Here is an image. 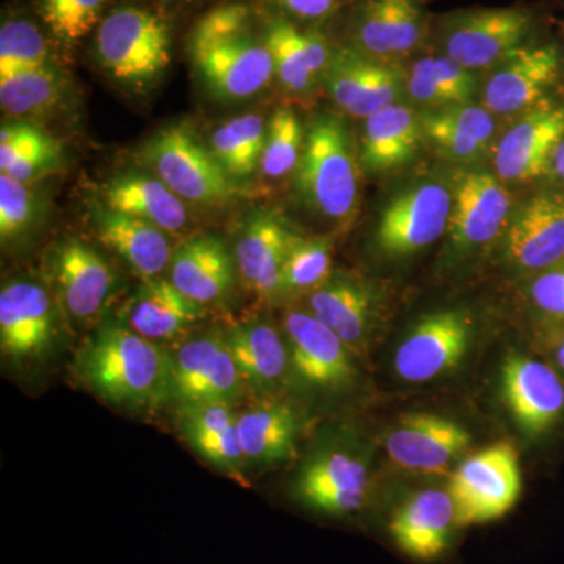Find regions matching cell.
Segmentation results:
<instances>
[{"label":"cell","mask_w":564,"mask_h":564,"mask_svg":"<svg viewBox=\"0 0 564 564\" xmlns=\"http://www.w3.org/2000/svg\"><path fill=\"white\" fill-rule=\"evenodd\" d=\"M188 54L212 95L226 101L252 98L274 79L261 9L251 3H220L204 13L188 35Z\"/></svg>","instance_id":"obj_1"},{"label":"cell","mask_w":564,"mask_h":564,"mask_svg":"<svg viewBox=\"0 0 564 564\" xmlns=\"http://www.w3.org/2000/svg\"><path fill=\"white\" fill-rule=\"evenodd\" d=\"M50 40L36 22L24 17H10L0 28V79L51 65Z\"/></svg>","instance_id":"obj_39"},{"label":"cell","mask_w":564,"mask_h":564,"mask_svg":"<svg viewBox=\"0 0 564 564\" xmlns=\"http://www.w3.org/2000/svg\"><path fill=\"white\" fill-rule=\"evenodd\" d=\"M455 529L459 527L454 500L448 491L440 489L415 494L395 511L389 524L397 547L419 562H434L443 556Z\"/></svg>","instance_id":"obj_23"},{"label":"cell","mask_w":564,"mask_h":564,"mask_svg":"<svg viewBox=\"0 0 564 564\" xmlns=\"http://www.w3.org/2000/svg\"><path fill=\"white\" fill-rule=\"evenodd\" d=\"M234 262L221 239L204 234L174 251L170 281L195 303H220L232 289Z\"/></svg>","instance_id":"obj_28"},{"label":"cell","mask_w":564,"mask_h":564,"mask_svg":"<svg viewBox=\"0 0 564 564\" xmlns=\"http://www.w3.org/2000/svg\"><path fill=\"white\" fill-rule=\"evenodd\" d=\"M540 344L551 366L564 378V326H543Z\"/></svg>","instance_id":"obj_48"},{"label":"cell","mask_w":564,"mask_h":564,"mask_svg":"<svg viewBox=\"0 0 564 564\" xmlns=\"http://www.w3.org/2000/svg\"><path fill=\"white\" fill-rule=\"evenodd\" d=\"M307 306L350 350H358L369 339L380 302L372 285L351 276H336L310 293Z\"/></svg>","instance_id":"obj_27"},{"label":"cell","mask_w":564,"mask_h":564,"mask_svg":"<svg viewBox=\"0 0 564 564\" xmlns=\"http://www.w3.org/2000/svg\"><path fill=\"white\" fill-rule=\"evenodd\" d=\"M304 132L295 111L289 107L274 110L267 126L265 147L261 159V172L269 180H281L299 166L302 158Z\"/></svg>","instance_id":"obj_42"},{"label":"cell","mask_w":564,"mask_h":564,"mask_svg":"<svg viewBox=\"0 0 564 564\" xmlns=\"http://www.w3.org/2000/svg\"><path fill=\"white\" fill-rule=\"evenodd\" d=\"M51 135L29 122H9L0 131V173L7 172L14 162L51 143Z\"/></svg>","instance_id":"obj_46"},{"label":"cell","mask_w":564,"mask_h":564,"mask_svg":"<svg viewBox=\"0 0 564 564\" xmlns=\"http://www.w3.org/2000/svg\"><path fill=\"white\" fill-rule=\"evenodd\" d=\"M166 2H180L185 3V6H192V3L199 2V0H166Z\"/></svg>","instance_id":"obj_50"},{"label":"cell","mask_w":564,"mask_h":564,"mask_svg":"<svg viewBox=\"0 0 564 564\" xmlns=\"http://www.w3.org/2000/svg\"><path fill=\"white\" fill-rule=\"evenodd\" d=\"M62 165V147L57 140H52L46 147L33 151L32 154L25 155L21 161L14 162L7 172V176L11 180L22 182V184H31V182L40 180L57 172Z\"/></svg>","instance_id":"obj_47"},{"label":"cell","mask_w":564,"mask_h":564,"mask_svg":"<svg viewBox=\"0 0 564 564\" xmlns=\"http://www.w3.org/2000/svg\"><path fill=\"white\" fill-rule=\"evenodd\" d=\"M350 0H261L263 9L314 28L328 29Z\"/></svg>","instance_id":"obj_45"},{"label":"cell","mask_w":564,"mask_h":564,"mask_svg":"<svg viewBox=\"0 0 564 564\" xmlns=\"http://www.w3.org/2000/svg\"><path fill=\"white\" fill-rule=\"evenodd\" d=\"M359 165L344 121L322 115L304 133L302 158L295 170L296 192L315 215L347 226L358 214Z\"/></svg>","instance_id":"obj_4"},{"label":"cell","mask_w":564,"mask_h":564,"mask_svg":"<svg viewBox=\"0 0 564 564\" xmlns=\"http://www.w3.org/2000/svg\"><path fill=\"white\" fill-rule=\"evenodd\" d=\"M54 274L63 307L76 321L98 317L115 291L109 263L79 240H68L55 252Z\"/></svg>","instance_id":"obj_24"},{"label":"cell","mask_w":564,"mask_h":564,"mask_svg":"<svg viewBox=\"0 0 564 564\" xmlns=\"http://www.w3.org/2000/svg\"><path fill=\"white\" fill-rule=\"evenodd\" d=\"M295 234L270 212L252 215L236 247L240 276L259 299L282 295V270Z\"/></svg>","instance_id":"obj_25"},{"label":"cell","mask_w":564,"mask_h":564,"mask_svg":"<svg viewBox=\"0 0 564 564\" xmlns=\"http://www.w3.org/2000/svg\"><path fill=\"white\" fill-rule=\"evenodd\" d=\"M549 176L554 177L556 185L564 188V139L560 141L558 147H556Z\"/></svg>","instance_id":"obj_49"},{"label":"cell","mask_w":564,"mask_h":564,"mask_svg":"<svg viewBox=\"0 0 564 564\" xmlns=\"http://www.w3.org/2000/svg\"><path fill=\"white\" fill-rule=\"evenodd\" d=\"M422 141L421 115L391 104L364 120L359 163L369 173L395 172L414 161Z\"/></svg>","instance_id":"obj_29"},{"label":"cell","mask_w":564,"mask_h":564,"mask_svg":"<svg viewBox=\"0 0 564 564\" xmlns=\"http://www.w3.org/2000/svg\"><path fill=\"white\" fill-rule=\"evenodd\" d=\"M102 196L107 209L140 218L169 234L187 228V204L158 176L120 174L107 182Z\"/></svg>","instance_id":"obj_33"},{"label":"cell","mask_w":564,"mask_h":564,"mask_svg":"<svg viewBox=\"0 0 564 564\" xmlns=\"http://www.w3.org/2000/svg\"><path fill=\"white\" fill-rule=\"evenodd\" d=\"M564 139V102L545 99L518 115L492 147L494 173L503 184H532L551 173Z\"/></svg>","instance_id":"obj_13"},{"label":"cell","mask_w":564,"mask_h":564,"mask_svg":"<svg viewBox=\"0 0 564 564\" xmlns=\"http://www.w3.org/2000/svg\"><path fill=\"white\" fill-rule=\"evenodd\" d=\"M96 232L144 281L154 280L172 263L174 252L169 232L151 223L109 209L99 210Z\"/></svg>","instance_id":"obj_32"},{"label":"cell","mask_w":564,"mask_h":564,"mask_svg":"<svg viewBox=\"0 0 564 564\" xmlns=\"http://www.w3.org/2000/svg\"><path fill=\"white\" fill-rule=\"evenodd\" d=\"M237 432L245 463L284 462L295 451V413L284 404H261L237 415Z\"/></svg>","instance_id":"obj_36"},{"label":"cell","mask_w":564,"mask_h":564,"mask_svg":"<svg viewBox=\"0 0 564 564\" xmlns=\"http://www.w3.org/2000/svg\"><path fill=\"white\" fill-rule=\"evenodd\" d=\"M77 375L96 395L124 410L172 400V355L126 325L107 323L79 351Z\"/></svg>","instance_id":"obj_2"},{"label":"cell","mask_w":564,"mask_h":564,"mask_svg":"<svg viewBox=\"0 0 564 564\" xmlns=\"http://www.w3.org/2000/svg\"><path fill=\"white\" fill-rule=\"evenodd\" d=\"M502 393L519 429L530 436L551 432L564 415V380L551 364L511 355L502 367Z\"/></svg>","instance_id":"obj_19"},{"label":"cell","mask_w":564,"mask_h":564,"mask_svg":"<svg viewBox=\"0 0 564 564\" xmlns=\"http://www.w3.org/2000/svg\"><path fill=\"white\" fill-rule=\"evenodd\" d=\"M177 426L182 440L218 473L247 486L243 475L245 458L237 432V414L232 404H180Z\"/></svg>","instance_id":"obj_26"},{"label":"cell","mask_w":564,"mask_h":564,"mask_svg":"<svg viewBox=\"0 0 564 564\" xmlns=\"http://www.w3.org/2000/svg\"><path fill=\"white\" fill-rule=\"evenodd\" d=\"M55 314L50 292L35 281L7 282L0 292V350L14 362L31 361L54 340Z\"/></svg>","instance_id":"obj_20"},{"label":"cell","mask_w":564,"mask_h":564,"mask_svg":"<svg viewBox=\"0 0 564 564\" xmlns=\"http://www.w3.org/2000/svg\"><path fill=\"white\" fill-rule=\"evenodd\" d=\"M545 21L529 6L470 7L433 17L430 47L486 73L527 44L545 39Z\"/></svg>","instance_id":"obj_3"},{"label":"cell","mask_w":564,"mask_h":564,"mask_svg":"<svg viewBox=\"0 0 564 564\" xmlns=\"http://www.w3.org/2000/svg\"><path fill=\"white\" fill-rule=\"evenodd\" d=\"M259 9L267 46L272 52L274 77L291 95H310L325 77L336 40L328 29L300 24L261 6Z\"/></svg>","instance_id":"obj_16"},{"label":"cell","mask_w":564,"mask_h":564,"mask_svg":"<svg viewBox=\"0 0 564 564\" xmlns=\"http://www.w3.org/2000/svg\"><path fill=\"white\" fill-rule=\"evenodd\" d=\"M206 314L203 304L193 302L172 281L147 280L126 310V326L152 343L173 340Z\"/></svg>","instance_id":"obj_31"},{"label":"cell","mask_w":564,"mask_h":564,"mask_svg":"<svg viewBox=\"0 0 564 564\" xmlns=\"http://www.w3.org/2000/svg\"><path fill=\"white\" fill-rule=\"evenodd\" d=\"M243 384L225 333L193 337L172 355V400L177 404H232Z\"/></svg>","instance_id":"obj_14"},{"label":"cell","mask_w":564,"mask_h":564,"mask_svg":"<svg viewBox=\"0 0 564 564\" xmlns=\"http://www.w3.org/2000/svg\"><path fill=\"white\" fill-rule=\"evenodd\" d=\"M109 0H39L40 20L61 46H77L109 13Z\"/></svg>","instance_id":"obj_40"},{"label":"cell","mask_w":564,"mask_h":564,"mask_svg":"<svg viewBox=\"0 0 564 564\" xmlns=\"http://www.w3.org/2000/svg\"><path fill=\"white\" fill-rule=\"evenodd\" d=\"M267 126L250 113L223 122L210 140V151L232 180H247L261 166Z\"/></svg>","instance_id":"obj_38"},{"label":"cell","mask_w":564,"mask_h":564,"mask_svg":"<svg viewBox=\"0 0 564 564\" xmlns=\"http://www.w3.org/2000/svg\"><path fill=\"white\" fill-rule=\"evenodd\" d=\"M451 191L447 237L455 254H473L503 237L514 207L507 184L496 173L484 169L459 170Z\"/></svg>","instance_id":"obj_10"},{"label":"cell","mask_w":564,"mask_h":564,"mask_svg":"<svg viewBox=\"0 0 564 564\" xmlns=\"http://www.w3.org/2000/svg\"><path fill=\"white\" fill-rule=\"evenodd\" d=\"M323 84L344 113L366 120L397 102L406 85V73L403 65L375 61L336 41Z\"/></svg>","instance_id":"obj_15"},{"label":"cell","mask_w":564,"mask_h":564,"mask_svg":"<svg viewBox=\"0 0 564 564\" xmlns=\"http://www.w3.org/2000/svg\"><path fill=\"white\" fill-rule=\"evenodd\" d=\"M367 478L361 459L344 451L326 452L304 466L293 486V496L313 513L347 518L366 503Z\"/></svg>","instance_id":"obj_21"},{"label":"cell","mask_w":564,"mask_h":564,"mask_svg":"<svg viewBox=\"0 0 564 564\" xmlns=\"http://www.w3.org/2000/svg\"><path fill=\"white\" fill-rule=\"evenodd\" d=\"M563 66V47L555 40L545 36L527 44L486 70L481 106L494 117H518L551 98Z\"/></svg>","instance_id":"obj_9"},{"label":"cell","mask_w":564,"mask_h":564,"mask_svg":"<svg viewBox=\"0 0 564 564\" xmlns=\"http://www.w3.org/2000/svg\"><path fill=\"white\" fill-rule=\"evenodd\" d=\"M563 54H564V50H563Z\"/></svg>","instance_id":"obj_51"},{"label":"cell","mask_w":564,"mask_h":564,"mask_svg":"<svg viewBox=\"0 0 564 564\" xmlns=\"http://www.w3.org/2000/svg\"><path fill=\"white\" fill-rule=\"evenodd\" d=\"M419 115L423 140L448 161L474 163L492 148L496 120L484 106L463 104Z\"/></svg>","instance_id":"obj_30"},{"label":"cell","mask_w":564,"mask_h":564,"mask_svg":"<svg viewBox=\"0 0 564 564\" xmlns=\"http://www.w3.org/2000/svg\"><path fill=\"white\" fill-rule=\"evenodd\" d=\"M433 17L425 0H350L334 24L337 43L375 61L404 65L430 47Z\"/></svg>","instance_id":"obj_6"},{"label":"cell","mask_w":564,"mask_h":564,"mask_svg":"<svg viewBox=\"0 0 564 564\" xmlns=\"http://www.w3.org/2000/svg\"><path fill=\"white\" fill-rule=\"evenodd\" d=\"M470 440V434L458 423L417 413L400 419L386 440V448L392 462L403 469L437 474L467 451Z\"/></svg>","instance_id":"obj_22"},{"label":"cell","mask_w":564,"mask_h":564,"mask_svg":"<svg viewBox=\"0 0 564 564\" xmlns=\"http://www.w3.org/2000/svg\"><path fill=\"white\" fill-rule=\"evenodd\" d=\"M68 80L54 63L0 79V106L14 118H40L61 106Z\"/></svg>","instance_id":"obj_37"},{"label":"cell","mask_w":564,"mask_h":564,"mask_svg":"<svg viewBox=\"0 0 564 564\" xmlns=\"http://www.w3.org/2000/svg\"><path fill=\"white\" fill-rule=\"evenodd\" d=\"M329 273L332 243L325 239L307 240L295 236L282 270V295L311 293L332 278Z\"/></svg>","instance_id":"obj_41"},{"label":"cell","mask_w":564,"mask_h":564,"mask_svg":"<svg viewBox=\"0 0 564 564\" xmlns=\"http://www.w3.org/2000/svg\"><path fill=\"white\" fill-rule=\"evenodd\" d=\"M521 491V467L510 444H496L467 458L448 486L458 527L502 518L518 502Z\"/></svg>","instance_id":"obj_8"},{"label":"cell","mask_w":564,"mask_h":564,"mask_svg":"<svg viewBox=\"0 0 564 564\" xmlns=\"http://www.w3.org/2000/svg\"><path fill=\"white\" fill-rule=\"evenodd\" d=\"M225 336L243 383L256 392L273 391L291 370L285 337L270 323H240Z\"/></svg>","instance_id":"obj_34"},{"label":"cell","mask_w":564,"mask_h":564,"mask_svg":"<svg viewBox=\"0 0 564 564\" xmlns=\"http://www.w3.org/2000/svg\"><path fill=\"white\" fill-rule=\"evenodd\" d=\"M40 215V199L29 188L11 180L7 174L0 176V237L2 242L20 239L31 231Z\"/></svg>","instance_id":"obj_43"},{"label":"cell","mask_w":564,"mask_h":564,"mask_svg":"<svg viewBox=\"0 0 564 564\" xmlns=\"http://www.w3.org/2000/svg\"><path fill=\"white\" fill-rule=\"evenodd\" d=\"M426 50L411 58V65L404 68V90L410 98L426 110L473 104L480 93L478 73L464 68L441 52Z\"/></svg>","instance_id":"obj_35"},{"label":"cell","mask_w":564,"mask_h":564,"mask_svg":"<svg viewBox=\"0 0 564 564\" xmlns=\"http://www.w3.org/2000/svg\"><path fill=\"white\" fill-rule=\"evenodd\" d=\"M473 339V318L462 310L423 317L393 358L395 372L408 383H426L455 369Z\"/></svg>","instance_id":"obj_17"},{"label":"cell","mask_w":564,"mask_h":564,"mask_svg":"<svg viewBox=\"0 0 564 564\" xmlns=\"http://www.w3.org/2000/svg\"><path fill=\"white\" fill-rule=\"evenodd\" d=\"M284 333L292 373L304 386L336 391L351 383L350 348L310 311H289Z\"/></svg>","instance_id":"obj_18"},{"label":"cell","mask_w":564,"mask_h":564,"mask_svg":"<svg viewBox=\"0 0 564 564\" xmlns=\"http://www.w3.org/2000/svg\"><path fill=\"white\" fill-rule=\"evenodd\" d=\"M524 292L543 326H564V262L527 276Z\"/></svg>","instance_id":"obj_44"},{"label":"cell","mask_w":564,"mask_h":564,"mask_svg":"<svg viewBox=\"0 0 564 564\" xmlns=\"http://www.w3.org/2000/svg\"><path fill=\"white\" fill-rule=\"evenodd\" d=\"M451 210V185L423 181L404 188L381 212L375 232L378 250L389 258L425 250L447 234Z\"/></svg>","instance_id":"obj_11"},{"label":"cell","mask_w":564,"mask_h":564,"mask_svg":"<svg viewBox=\"0 0 564 564\" xmlns=\"http://www.w3.org/2000/svg\"><path fill=\"white\" fill-rule=\"evenodd\" d=\"M502 251L505 262L525 276L564 262V188L534 192L514 207Z\"/></svg>","instance_id":"obj_12"},{"label":"cell","mask_w":564,"mask_h":564,"mask_svg":"<svg viewBox=\"0 0 564 564\" xmlns=\"http://www.w3.org/2000/svg\"><path fill=\"white\" fill-rule=\"evenodd\" d=\"M140 159L184 202L220 206L243 193L212 151L182 122L155 133L144 144Z\"/></svg>","instance_id":"obj_7"},{"label":"cell","mask_w":564,"mask_h":564,"mask_svg":"<svg viewBox=\"0 0 564 564\" xmlns=\"http://www.w3.org/2000/svg\"><path fill=\"white\" fill-rule=\"evenodd\" d=\"M93 46L96 61L111 79L143 87L158 80L172 63V22L150 3H121L96 29Z\"/></svg>","instance_id":"obj_5"}]
</instances>
